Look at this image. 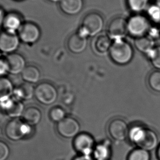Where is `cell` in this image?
I'll return each instance as SVG.
<instances>
[{
  "instance_id": "1",
  "label": "cell",
  "mask_w": 160,
  "mask_h": 160,
  "mask_svg": "<svg viewBox=\"0 0 160 160\" xmlns=\"http://www.w3.org/2000/svg\"><path fill=\"white\" fill-rule=\"evenodd\" d=\"M130 139L139 148L151 151L157 147L158 136L155 132L145 127L136 126L129 129Z\"/></svg>"
},
{
  "instance_id": "2",
  "label": "cell",
  "mask_w": 160,
  "mask_h": 160,
  "mask_svg": "<svg viewBox=\"0 0 160 160\" xmlns=\"http://www.w3.org/2000/svg\"><path fill=\"white\" fill-rule=\"evenodd\" d=\"M133 54L131 45L123 40H115L109 51V55L113 62L121 65L129 63L133 58Z\"/></svg>"
},
{
  "instance_id": "3",
  "label": "cell",
  "mask_w": 160,
  "mask_h": 160,
  "mask_svg": "<svg viewBox=\"0 0 160 160\" xmlns=\"http://www.w3.org/2000/svg\"><path fill=\"white\" fill-rule=\"evenodd\" d=\"M104 19L100 14L90 12L83 18L78 32L85 36H95L102 30Z\"/></svg>"
},
{
  "instance_id": "4",
  "label": "cell",
  "mask_w": 160,
  "mask_h": 160,
  "mask_svg": "<svg viewBox=\"0 0 160 160\" xmlns=\"http://www.w3.org/2000/svg\"><path fill=\"white\" fill-rule=\"evenodd\" d=\"M31 127L19 118H13L8 122L5 127V134L12 141H18L28 136L31 132Z\"/></svg>"
},
{
  "instance_id": "5",
  "label": "cell",
  "mask_w": 160,
  "mask_h": 160,
  "mask_svg": "<svg viewBox=\"0 0 160 160\" xmlns=\"http://www.w3.org/2000/svg\"><path fill=\"white\" fill-rule=\"evenodd\" d=\"M35 97L42 104L49 105L56 102L58 98V92L51 83H41L35 89Z\"/></svg>"
},
{
  "instance_id": "6",
  "label": "cell",
  "mask_w": 160,
  "mask_h": 160,
  "mask_svg": "<svg viewBox=\"0 0 160 160\" xmlns=\"http://www.w3.org/2000/svg\"><path fill=\"white\" fill-rule=\"evenodd\" d=\"M127 24L128 33L136 38L144 36L150 29L149 20L142 15L132 16Z\"/></svg>"
},
{
  "instance_id": "7",
  "label": "cell",
  "mask_w": 160,
  "mask_h": 160,
  "mask_svg": "<svg viewBox=\"0 0 160 160\" xmlns=\"http://www.w3.org/2000/svg\"><path fill=\"white\" fill-rule=\"evenodd\" d=\"M20 41L26 44H34L40 40L41 31L38 25L34 22H24L18 31Z\"/></svg>"
},
{
  "instance_id": "8",
  "label": "cell",
  "mask_w": 160,
  "mask_h": 160,
  "mask_svg": "<svg viewBox=\"0 0 160 160\" xmlns=\"http://www.w3.org/2000/svg\"><path fill=\"white\" fill-rule=\"evenodd\" d=\"M18 33L3 31L0 32V51L7 55L15 53L20 45Z\"/></svg>"
},
{
  "instance_id": "9",
  "label": "cell",
  "mask_w": 160,
  "mask_h": 160,
  "mask_svg": "<svg viewBox=\"0 0 160 160\" xmlns=\"http://www.w3.org/2000/svg\"><path fill=\"white\" fill-rule=\"evenodd\" d=\"M107 30L111 40H122L128 33L127 21L121 17L113 18L109 22Z\"/></svg>"
},
{
  "instance_id": "10",
  "label": "cell",
  "mask_w": 160,
  "mask_h": 160,
  "mask_svg": "<svg viewBox=\"0 0 160 160\" xmlns=\"http://www.w3.org/2000/svg\"><path fill=\"white\" fill-rule=\"evenodd\" d=\"M57 129L59 134L64 138H75L80 131V123L75 118L68 117L58 123Z\"/></svg>"
},
{
  "instance_id": "11",
  "label": "cell",
  "mask_w": 160,
  "mask_h": 160,
  "mask_svg": "<svg viewBox=\"0 0 160 160\" xmlns=\"http://www.w3.org/2000/svg\"><path fill=\"white\" fill-rule=\"evenodd\" d=\"M108 131L111 138L117 141L124 140L129 135V129L127 123L121 118L111 121L108 125Z\"/></svg>"
},
{
  "instance_id": "12",
  "label": "cell",
  "mask_w": 160,
  "mask_h": 160,
  "mask_svg": "<svg viewBox=\"0 0 160 160\" xmlns=\"http://www.w3.org/2000/svg\"><path fill=\"white\" fill-rule=\"evenodd\" d=\"M92 136L86 133L78 134L73 140V147L76 151L85 155H90L94 149Z\"/></svg>"
},
{
  "instance_id": "13",
  "label": "cell",
  "mask_w": 160,
  "mask_h": 160,
  "mask_svg": "<svg viewBox=\"0 0 160 160\" xmlns=\"http://www.w3.org/2000/svg\"><path fill=\"white\" fill-rule=\"evenodd\" d=\"M8 67V72L12 75H18L22 73L26 66L24 57L18 53L7 55L6 58Z\"/></svg>"
},
{
  "instance_id": "14",
  "label": "cell",
  "mask_w": 160,
  "mask_h": 160,
  "mask_svg": "<svg viewBox=\"0 0 160 160\" xmlns=\"http://www.w3.org/2000/svg\"><path fill=\"white\" fill-rule=\"evenodd\" d=\"M87 38L78 31L72 34L67 41L69 51L73 54H80L84 51L87 47Z\"/></svg>"
},
{
  "instance_id": "15",
  "label": "cell",
  "mask_w": 160,
  "mask_h": 160,
  "mask_svg": "<svg viewBox=\"0 0 160 160\" xmlns=\"http://www.w3.org/2000/svg\"><path fill=\"white\" fill-rule=\"evenodd\" d=\"M23 24L21 15L17 12H11L6 14L2 28L5 31L17 33Z\"/></svg>"
},
{
  "instance_id": "16",
  "label": "cell",
  "mask_w": 160,
  "mask_h": 160,
  "mask_svg": "<svg viewBox=\"0 0 160 160\" xmlns=\"http://www.w3.org/2000/svg\"><path fill=\"white\" fill-rule=\"evenodd\" d=\"M1 105L7 115L13 118L22 116L25 110L24 105L18 99L11 98Z\"/></svg>"
},
{
  "instance_id": "17",
  "label": "cell",
  "mask_w": 160,
  "mask_h": 160,
  "mask_svg": "<svg viewBox=\"0 0 160 160\" xmlns=\"http://www.w3.org/2000/svg\"><path fill=\"white\" fill-rule=\"evenodd\" d=\"M83 0H60V9L68 16H75L81 11L83 7Z\"/></svg>"
},
{
  "instance_id": "18",
  "label": "cell",
  "mask_w": 160,
  "mask_h": 160,
  "mask_svg": "<svg viewBox=\"0 0 160 160\" xmlns=\"http://www.w3.org/2000/svg\"><path fill=\"white\" fill-rule=\"evenodd\" d=\"M22 116L25 122L31 126L40 123L42 118V113L38 108L30 107L25 110Z\"/></svg>"
},
{
  "instance_id": "19",
  "label": "cell",
  "mask_w": 160,
  "mask_h": 160,
  "mask_svg": "<svg viewBox=\"0 0 160 160\" xmlns=\"http://www.w3.org/2000/svg\"><path fill=\"white\" fill-rule=\"evenodd\" d=\"M14 91L13 85L11 80L5 77L0 78V104L10 99Z\"/></svg>"
},
{
  "instance_id": "20",
  "label": "cell",
  "mask_w": 160,
  "mask_h": 160,
  "mask_svg": "<svg viewBox=\"0 0 160 160\" xmlns=\"http://www.w3.org/2000/svg\"><path fill=\"white\" fill-rule=\"evenodd\" d=\"M35 89L31 83H23L14 89V93L19 100H30L35 96Z\"/></svg>"
},
{
  "instance_id": "21",
  "label": "cell",
  "mask_w": 160,
  "mask_h": 160,
  "mask_svg": "<svg viewBox=\"0 0 160 160\" xmlns=\"http://www.w3.org/2000/svg\"><path fill=\"white\" fill-rule=\"evenodd\" d=\"M134 45L138 51L148 56L155 47L152 38L145 36L136 38Z\"/></svg>"
},
{
  "instance_id": "22",
  "label": "cell",
  "mask_w": 160,
  "mask_h": 160,
  "mask_svg": "<svg viewBox=\"0 0 160 160\" xmlns=\"http://www.w3.org/2000/svg\"><path fill=\"white\" fill-rule=\"evenodd\" d=\"M112 44L111 40L109 36H99L96 38L94 42V50L97 54H104L109 52Z\"/></svg>"
},
{
  "instance_id": "23",
  "label": "cell",
  "mask_w": 160,
  "mask_h": 160,
  "mask_svg": "<svg viewBox=\"0 0 160 160\" xmlns=\"http://www.w3.org/2000/svg\"><path fill=\"white\" fill-rule=\"evenodd\" d=\"M21 75L22 80L25 82L31 84L38 82L41 77V72L39 69L33 65L27 66Z\"/></svg>"
},
{
  "instance_id": "24",
  "label": "cell",
  "mask_w": 160,
  "mask_h": 160,
  "mask_svg": "<svg viewBox=\"0 0 160 160\" xmlns=\"http://www.w3.org/2000/svg\"><path fill=\"white\" fill-rule=\"evenodd\" d=\"M110 148L108 144L98 145L94 150V157L97 160H107L110 157Z\"/></svg>"
},
{
  "instance_id": "25",
  "label": "cell",
  "mask_w": 160,
  "mask_h": 160,
  "mask_svg": "<svg viewBox=\"0 0 160 160\" xmlns=\"http://www.w3.org/2000/svg\"><path fill=\"white\" fill-rule=\"evenodd\" d=\"M127 160H150V154L149 151L139 148L130 152Z\"/></svg>"
},
{
  "instance_id": "26",
  "label": "cell",
  "mask_w": 160,
  "mask_h": 160,
  "mask_svg": "<svg viewBox=\"0 0 160 160\" xmlns=\"http://www.w3.org/2000/svg\"><path fill=\"white\" fill-rule=\"evenodd\" d=\"M148 82L151 89L160 92V70H155L151 72L148 77Z\"/></svg>"
},
{
  "instance_id": "27",
  "label": "cell",
  "mask_w": 160,
  "mask_h": 160,
  "mask_svg": "<svg viewBox=\"0 0 160 160\" xmlns=\"http://www.w3.org/2000/svg\"><path fill=\"white\" fill-rule=\"evenodd\" d=\"M127 2L132 11L139 13L146 8L149 0H127Z\"/></svg>"
},
{
  "instance_id": "28",
  "label": "cell",
  "mask_w": 160,
  "mask_h": 160,
  "mask_svg": "<svg viewBox=\"0 0 160 160\" xmlns=\"http://www.w3.org/2000/svg\"><path fill=\"white\" fill-rule=\"evenodd\" d=\"M49 118L54 122L59 123L66 118L64 110L59 107H54L51 109L49 113Z\"/></svg>"
},
{
  "instance_id": "29",
  "label": "cell",
  "mask_w": 160,
  "mask_h": 160,
  "mask_svg": "<svg viewBox=\"0 0 160 160\" xmlns=\"http://www.w3.org/2000/svg\"><path fill=\"white\" fill-rule=\"evenodd\" d=\"M153 67L160 70V46L154 48L148 55Z\"/></svg>"
},
{
  "instance_id": "30",
  "label": "cell",
  "mask_w": 160,
  "mask_h": 160,
  "mask_svg": "<svg viewBox=\"0 0 160 160\" xmlns=\"http://www.w3.org/2000/svg\"><path fill=\"white\" fill-rule=\"evenodd\" d=\"M10 154V150L8 145L0 140V160H7Z\"/></svg>"
},
{
  "instance_id": "31",
  "label": "cell",
  "mask_w": 160,
  "mask_h": 160,
  "mask_svg": "<svg viewBox=\"0 0 160 160\" xmlns=\"http://www.w3.org/2000/svg\"><path fill=\"white\" fill-rule=\"evenodd\" d=\"M149 14L153 20H160V7L157 5L155 7H151L149 9Z\"/></svg>"
},
{
  "instance_id": "32",
  "label": "cell",
  "mask_w": 160,
  "mask_h": 160,
  "mask_svg": "<svg viewBox=\"0 0 160 160\" xmlns=\"http://www.w3.org/2000/svg\"><path fill=\"white\" fill-rule=\"evenodd\" d=\"M8 72V67L6 59L0 58V78L4 77Z\"/></svg>"
},
{
  "instance_id": "33",
  "label": "cell",
  "mask_w": 160,
  "mask_h": 160,
  "mask_svg": "<svg viewBox=\"0 0 160 160\" xmlns=\"http://www.w3.org/2000/svg\"><path fill=\"white\" fill-rule=\"evenodd\" d=\"M6 14L4 9L0 7V28L3 27Z\"/></svg>"
},
{
  "instance_id": "34",
  "label": "cell",
  "mask_w": 160,
  "mask_h": 160,
  "mask_svg": "<svg viewBox=\"0 0 160 160\" xmlns=\"http://www.w3.org/2000/svg\"><path fill=\"white\" fill-rule=\"evenodd\" d=\"M73 160H92V159L90 157V155H81L78 156L75 158H74Z\"/></svg>"
},
{
  "instance_id": "35",
  "label": "cell",
  "mask_w": 160,
  "mask_h": 160,
  "mask_svg": "<svg viewBox=\"0 0 160 160\" xmlns=\"http://www.w3.org/2000/svg\"><path fill=\"white\" fill-rule=\"evenodd\" d=\"M157 155H158V158L160 160V145L159 147H158V150H157Z\"/></svg>"
},
{
  "instance_id": "36",
  "label": "cell",
  "mask_w": 160,
  "mask_h": 160,
  "mask_svg": "<svg viewBox=\"0 0 160 160\" xmlns=\"http://www.w3.org/2000/svg\"><path fill=\"white\" fill-rule=\"evenodd\" d=\"M47 1L52 3H59L60 1V0H47Z\"/></svg>"
},
{
  "instance_id": "37",
  "label": "cell",
  "mask_w": 160,
  "mask_h": 160,
  "mask_svg": "<svg viewBox=\"0 0 160 160\" xmlns=\"http://www.w3.org/2000/svg\"><path fill=\"white\" fill-rule=\"evenodd\" d=\"M156 5L160 7V0H155Z\"/></svg>"
},
{
  "instance_id": "38",
  "label": "cell",
  "mask_w": 160,
  "mask_h": 160,
  "mask_svg": "<svg viewBox=\"0 0 160 160\" xmlns=\"http://www.w3.org/2000/svg\"><path fill=\"white\" fill-rule=\"evenodd\" d=\"M1 128H0V135H1Z\"/></svg>"
},
{
  "instance_id": "39",
  "label": "cell",
  "mask_w": 160,
  "mask_h": 160,
  "mask_svg": "<svg viewBox=\"0 0 160 160\" xmlns=\"http://www.w3.org/2000/svg\"><path fill=\"white\" fill-rule=\"evenodd\" d=\"M15 1H23V0H15Z\"/></svg>"
}]
</instances>
